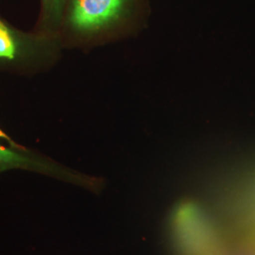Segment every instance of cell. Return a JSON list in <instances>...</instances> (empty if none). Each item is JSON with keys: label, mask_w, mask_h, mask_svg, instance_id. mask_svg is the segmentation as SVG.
<instances>
[{"label": "cell", "mask_w": 255, "mask_h": 255, "mask_svg": "<svg viewBox=\"0 0 255 255\" xmlns=\"http://www.w3.org/2000/svg\"><path fill=\"white\" fill-rule=\"evenodd\" d=\"M125 0H74L72 21L80 28L101 27L119 15Z\"/></svg>", "instance_id": "1"}, {"label": "cell", "mask_w": 255, "mask_h": 255, "mask_svg": "<svg viewBox=\"0 0 255 255\" xmlns=\"http://www.w3.org/2000/svg\"><path fill=\"white\" fill-rule=\"evenodd\" d=\"M15 53V47L12 37L8 28L0 22V57L12 59Z\"/></svg>", "instance_id": "2"}, {"label": "cell", "mask_w": 255, "mask_h": 255, "mask_svg": "<svg viewBox=\"0 0 255 255\" xmlns=\"http://www.w3.org/2000/svg\"><path fill=\"white\" fill-rule=\"evenodd\" d=\"M0 135L2 133L0 132ZM24 160L18 157L17 155L10 152L9 150L5 149L4 147L0 146V164H13V163H22Z\"/></svg>", "instance_id": "3"}]
</instances>
